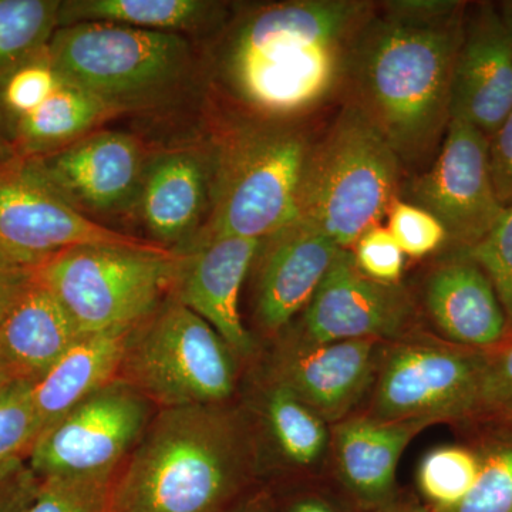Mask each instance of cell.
I'll use <instances>...</instances> for the list:
<instances>
[{"label":"cell","instance_id":"obj_1","mask_svg":"<svg viewBox=\"0 0 512 512\" xmlns=\"http://www.w3.org/2000/svg\"><path fill=\"white\" fill-rule=\"evenodd\" d=\"M375 8L369 0H291L239 10L212 62L228 110L308 124L342 104L353 50Z\"/></svg>","mask_w":512,"mask_h":512},{"label":"cell","instance_id":"obj_2","mask_svg":"<svg viewBox=\"0 0 512 512\" xmlns=\"http://www.w3.org/2000/svg\"><path fill=\"white\" fill-rule=\"evenodd\" d=\"M466 2H376L350 62L345 101L369 120L402 165L419 164L443 141Z\"/></svg>","mask_w":512,"mask_h":512},{"label":"cell","instance_id":"obj_3","mask_svg":"<svg viewBox=\"0 0 512 512\" xmlns=\"http://www.w3.org/2000/svg\"><path fill=\"white\" fill-rule=\"evenodd\" d=\"M249 451L221 404L163 409L111 483L107 512H218L247 473Z\"/></svg>","mask_w":512,"mask_h":512},{"label":"cell","instance_id":"obj_4","mask_svg":"<svg viewBox=\"0 0 512 512\" xmlns=\"http://www.w3.org/2000/svg\"><path fill=\"white\" fill-rule=\"evenodd\" d=\"M313 138L308 124L275 123L227 110L210 141V215L183 251L220 237L264 239L291 221Z\"/></svg>","mask_w":512,"mask_h":512},{"label":"cell","instance_id":"obj_5","mask_svg":"<svg viewBox=\"0 0 512 512\" xmlns=\"http://www.w3.org/2000/svg\"><path fill=\"white\" fill-rule=\"evenodd\" d=\"M402 168L382 134L343 101L313 138L293 218L312 225L339 248L352 249L399 200Z\"/></svg>","mask_w":512,"mask_h":512},{"label":"cell","instance_id":"obj_6","mask_svg":"<svg viewBox=\"0 0 512 512\" xmlns=\"http://www.w3.org/2000/svg\"><path fill=\"white\" fill-rule=\"evenodd\" d=\"M49 55L64 76L114 114L168 103L194 67L187 37L113 23L59 28Z\"/></svg>","mask_w":512,"mask_h":512},{"label":"cell","instance_id":"obj_7","mask_svg":"<svg viewBox=\"0 0 512 512\" xmlns=\"http://www.w3.org/2000/svg\"><path fill=\"white\" fill-rule=\"evenodd\" d=\"M181 254L119 245L67 249L33 271L83 335L130 332L173 291Z\"/></svg>","mask_w":512,"mask_h":512},{"label":"cell","instance_id":"obj_8","mask_svg":"<svg viewBox=\"0 0 512 512\" xmlns=\"http://www.w3.org/2000/svg\"><path fill=\"white\" fill-rule=\"evenodd\" d=\"M119 379L163 409L222 404L237 383L234 352L183 303H161L128 338Z\"/></svg>","mask_w":512,"mask_h":512},{"label":"cell","instance_id":"obj_9","mask_svg":"<svg viewBox=\"0 0 512 512\" xmlns=\"http://www.w3.org/2000/svg\"><path fill=\"white\" fill-rule=\"evenodd\" d=\"M484 356L414 333L396 340L380 357L370 416L436 424L480 413Z\"/></svg>","mask_w":512,"mask_h":512},{"label":"cell","instance_id":"obj_10","mask_svg":"<svg viewBox=\"0 0 512 512\" xmlns=\"http://www.w3.org/2000/svg\"><path fill=\"white\" fill-rule=\"evenodd\" d=\"M150 402L117 379L42 431L30 450L42 478L111 484L150 423Z\"/></svg>","mask_w":512,"mask_h":512},{"label":"cell","instance_id":"obj_11","mask_svg":"<svg viewBox=\"0 0 512 512\" xmlns=\"http://www.w3.org/2000/svg\"><path fill=\"white\" fill-rule=\"evenodd\" d=\"M119 245L163 251L150 239L104 227L64 200L22 158L0 165V262L35 271L67 249Z\"/></svg>","mask_w":512,"mask_h":512},{"label":"cell","instance_id":"obj_12","mask_svg":"<svg viewBox=\"0 0 512 512\" xmlns=\"http://www.w3.org/2000/svg\"><path fill=\"white\" fill-rule=\"evenodd\" d=\"M409 202L429 211L460 251L490 232L505 207L491 177L488 137L466 120L451 117L439 156L414 178Z\"/></svg>","mask_w":512,"mask_h":512},{"label":"cell","instance_id":"obj_13","mask_svg":"<svg viewBox=\"0 0 512 512\" xmlns=\"http://www.w3.org/2000/svg\"><path fill=\"white\" fill-rule=\"evenodd\" d=\"M416 306L402 285L367 278L340 249L292 336L308 342L400 340L413 335Z\"/></svg>","mask_w":512,"mask_h":512},{"label":"cell","instance_id":"obj_14","mask_svg":"<svg viewBox=\"0 0 512 512\" xmlns=\"http://www.w3.org/2000/svg\"><path fill=\"white\" fill-rule=\"evenodd\" d=\"M148 157L140 138L104 130L25 160L64 200L92 218L134 210Z\"/></svg>","mask_w":512,"mask_h":512},{"label":"cell","instance_id":"obj_15","mask_svg":"<svg viewBox=\"0 0 512 512\" xmlns=\"http://www.w3.org/2000/svg\"><path fill=\"white\" fill-rule=\"evenodd\" d=\"M376 340L315 343L291 336L272 365L274 384L308 404L326 423L348 419L375 383Z\"/></svg>","mask_w":512,"mask_h":512},{"label":"cell","instance_id":"obj_16","mask_svg":"<svg viewBox=\"0 0 512 512\" xmlns=\"http://www.w3.org/2000/svg\"><path fill=\"white\" fill-rule=\"evenodd\" d=\"M211 197L210 143L168 148L148 157L133 212L151 242L180 252L204 228Z\"/></svg>","mask_w":512,"mask_h":512},{"label":"cell","instance_id":"obj_17","mask_svg":"<svg viewBox=\"0 0 512 512\" xmlns=\"http://www.w3.org/2000/svg\"><path fill=\"white\" fill-rule=\"evenodd\" d=\"M512 113V43L497 3L467 5L458 50L451 117L490 138Z\"/></svg>","mask_w":512,"mask_h":512},{"label":"cell","instance_id":"obj_18","mask_svg":"<svg viewBox=\"0 0 512 512\" xmlns=\"http://www.w3.org/2000/svg\"><path fill=\"white\" fill-rule=\"evenodd\" d=\"M298 218L262 239L255 258V319L268 333L285 329L305 311L340 251Z\"/></svg>","mask_w":512,"mask_h":512},{"label":"cell","instance_id":"obj_19","mask_svg":"<svg viewBox=\"0 0 512 512\" xmlns=\"http://www.w3.org/2000/svg\"><path fill=\"white\" fill-rule=\"evenodd\" d=\"M262 239L220 237L181 254L173 298L201 316L232 352L251 355L254 340L239 315V293Z\"/></svg>","mask_w":512,"mask_h":512},{"label":"cell","instance_id":"obj_20","mask_svg":"<svg viewBox=\"0 0 512 512\" xmlns=\"http://www.w3.org/2000/svg\"><path fill=\"white\" fill-rule=\"evenodd\" d=\"M424 306L441 335L461 348H493L507 335V316L493 284L460 252L427 276Z\"/></svg>","mask_w":512,"mask_h":512},{"label":"cell","instance_id":"obj_21","mask_svg":"<svg viewBox=\"0 0 512 512\" xmlns=\"http://www.w3.org/2000/svg\"><path fill=\"white\" fill-rule=\"evenodd\" d=\"M429 426L427 421L382 420L370 414L336 424L330 436L333 456L349 493L367 507L392 503L400 458Z\"/></svg>","mask_w":512,"mask_h":512},{"label":"cell","instance_id":"obj_22","mask_svg":"<svg viewBox=\"0 0 512 512\" xmlns=\"http://www.w3.org/2000/svg\"><path fill=\"white\" fill-rule=\"evenodd\" d=\"M82 336L55 295L33 274L0 323V363L16 382L35 384Z\"/></svg>","mask_w":512,"mask_h":512},{"label":"cell","instance_id":"obj_23","mask_svg":"<svg viewBox=\"0 0 512 512\" xmlns=\"http://www.w3.org/2000/svg\"><path fill=\"white\" fill-rule=\"evenodd\" d=\"M133 330L82 336L39 382L32 384L30 396L40 433L87 397L119 379Z\"/></svg>","mask_w":512,"mask_h":512},{"label":"cell","instance_id":"obj_24","mask_svg":"<svg viewBox=\"0 0 512 512\" xmlns=\"http://www.w3.org/2000/svg\"><path fill=\"white\" fill-rule=\"evenodd\" d=\"M225 18L224 3L210 0H69L60 2L59 28L113 23L184 36L220 26Z\"/></svg>","mask_w":512,"mask_h":512},{"label":"cell","instance_id":"obj_25","mask_svg":"<svg viewBox=\"0 0 512 512\" xmlns=\"http://www.w3.org/2000/svg\"><path fill=\"white\" fill-rule=\"evenodd\" d=\"M63 74V73H62ZM116 116L96 97L64 76L35 109L13 121L6 130L23 158L45 156L93 133Z\"/></svg>","mask_w":512,"mask_h":512},{"label":"cell","instance_id":"obj_26","mask_svg":"<svg viewBox=\"0 0 512 512\" xmlns=\"http://www.w3.org/2000/svg\"><path fill=\"white\" fill-rule=\"evenodd\" d=\"M264 413L279 453L292 466H318L328 453V423L285 387L271 384L265 394Z\"/></svg>","mask_w":512,"mask_h":512},{"label":"cell","instance_id":"obj_27","mask_svg":"<svg viewBox=\"0 0 512 512\" xmlns=\"http://www.w3.org/2000/svg\"><path fill=\"white\" fill-rule=\"evenodd\" d=\"M57 0H0V83L49 46L59 29Z\"/></svg>","mask_w":512,"mask_h":512},{"label":"cell","instance_id":"obj_28","mask_svg":"<svg viewBox=\"0 0 512 512\" xmlns=\"http://www.w3.org/2000/svg\"><path fill=\"white\" fill-rule=\"evenodd\" d=\"M478 473V453L464 447L443 446L434 448L420 461L417 483L431 512L441 511L460 503L470 493Z\"/></svg>","mask_w":512,"mask_h":512},{"label":"cell","instance_id":"obj_29","mask_svg":"<svg viewBox=\"0 0 512 512\" xmlns=\"http://www.w3.org/2000/svg\"><path fill=\"white\" fill-rule=\"evenodd\" d=\"M478 456L480 473L470 493L453 507L434 512H512V434L494 439Z\"/></svg>","mask_w":512,"mask_h":512},{"label":"cell","instance_id":"obj_30","mask_svg":"<svg viewBox=\"0 0 512 512\" xmlns=\"http://www.w3.org/2000/svg\"><path fill=\"white\" fill-rule=\"evenodd\" d=\"M32 384L13 382L0 392V474L15 467L23 451L32 450L40 434L33 409Z\"/></svg>","mask_w":512,"mask_h":512},{"label":"cell","instance_id":"obj_31","mask_svg":"<svg viewBox=\"0 0 512 512\" xmlns=\"http://www.w3.org/2000/svg\"><path fill=\"white\" fill-rule=\"evenodd\" d=\"M460 254L483 269L497 292L508 325H512V204L505 207L484 238Z\"/></svg>","mask_w":512,"mask_h":512},{"label":"cell","instance_id":"obj_32","mask_svg":"<svg viewBox=\"0 0 512 512\" xmlns=\"http://www.w3.org/2000/svg\"><path fill=\"white\" fill-rule=\"evenodd\" d=\"M386 218V228L410 258H424L448 242L441 222L413 202L394 201Z\"/></svg>","mask_w":512,"mask_h":512},{"label":"cell","instance_id":"obj_33","mask_svg":"<svg viewBox=\"0 0 512 512\" xmlns=\"http://www.w3.org/2000/svg\"><path fill=\"white\" fill-rule=\"evenodd\" d=\"M111 484L42 478L26 512H107Z\"/></svg>","mask_w":512,"mask_h":512},{"label":"cell","instance_id":"obj_34","mask_svg":"<svg viewBox=\"0 0 512 512\" xmlns=\"http://www.w3.org/2000/svg\"><path fill=\"white\" fill-rule=\"evenodd\" d=\"M357 268L380 284H400L406 255L383 225L366 229L350 249Z\"/></svg>","mask_w":512,"mask_h":512},{"label":"cell","instance_id":"obj_35","mask_svg":"<svg viewBox=\"0 0 512 512\" xmlns=\"http://www.w3.org/2000/svg\"><path fill=\"white\" fill-rule=\"evenodd\" d=\"M480 413L512 426V339L493 352H484Z\"/></svg>","mask_w":512,"mask_h":512},{"label":"cell","instance_id":"obj_36","mask_svg":"<svg viewBox=\"0 0 512 512\" xmlns=\"http://www.w3.org/2000/svg\"><path fill=\"white\" fill-rule=\"evenodd\" d=\"M488 156L498 200L508 207L512 204V113L488 138Z\"/></svg>","mask_w":512,"mask_h":512},{"label":"cell","instance_id":"obj_37","mask_svg":"<svg viewBox=\"0 0 512 512\" xmlns=\"http://www.w3.org/2000/svg\"><path fill=\"white\" fill-rule=\"evenodd\" d=\"M33 278V271L13 268L0 262V323L8 316Z\"/></svg>","mask_w":512,"mask_h":512},{"label":"cell","instance_id":"obj_38","mask_svg":"<svg viewBox=\"0 0 512 512\" xmlns=\"http://www.w3.org/2000/svg\"><path fill=\"white\" fill-rule=\"evenodd\" d=\"M16 467L0 474V512H26L28 501V477L18 476ZM33 498V497H32Z\"/></svg>","mask_w":512,"mask_h":512},{"label":"cell","instance_id":"obj_39","mask_svg":"<svg viewBox=\"0 0 512 512\" xmlns=\"http://www.w3.org/2000/svg\"><path fill=\"white\" fill-rule=\"evenodd\" d=\"M289 512H339L335 505L322 497H305L293 504Z\"/></svg>","mask_w":512,"mask_h":512},{"label":"cell","instance_id":"obj_40","mask_svg":"<svg viewBox=\"0 0 512 512\" xmlns=\"http://www.w3.org/2000/svg\"><path fill=\"white\" fill-rule=\"evenodd\" d=\"M377 512H427L424 508L414 504H387L380 507Z\"/></svg>","mask_w":512,"mask_h":512},{"label":"cell","instance_id":"obj_41","mask_svg":"<svg viewBox=\"0 0 512 512\" xmlns=\"http://www.w3.org/2000/svg\"><path fill=\"white\" fill-rule=\"evenodd\" d=\"M497 6L498 10H500L501 16H503V20L505 26H507L508 35H510L512 43V0H510V2L497 3Z\"/></svg>","mask_w":512,"mask_h":512},{"label":"cell","instance_id":"obj_42","mask_svg":"<svg viewBox=\"0 0 512 512\" xmlns=\"http://www.w3.org/2000/svg\"><path fill=\"white\" fill-rule=\"evenodd\" d=\"M13 382H16V380L13 379L12 375H10L9 370L6 369L2 363H0V392H2L5 387H8L9 384H12Z\"/></svg>","mask_w":512,"mask_h":512},{"label":"cell","instance_id":"obj_43","mask_svg":"<svg viewBox=\"0 0 512 512\" xmlns=\"http://www.w3.org/2000/svg\"><path fill=\"white\" fill-rule=\"evenodd\" d=\"M245 512H264L262 510H248V511H245Z\"/></svg>","mask_w":512,"mask_h":512}]
</instances>
